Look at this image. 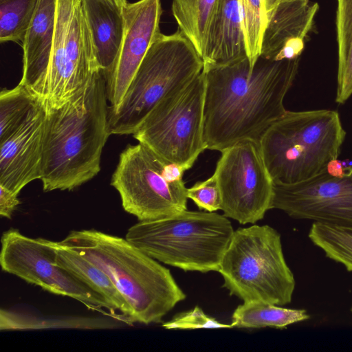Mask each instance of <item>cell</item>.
<instances>
[{
    "label": "cell",
    "instance_id": "6da1fadb",
    "mask_svg": "<svg viewBox=\"0 0 352 352\" xmlns=\"http://www.w3.org/2000/svg\"><path fill=\"white\" fill-rule=\"evenodd\" d=\"M299 58L248 57L203 69L206 78L204 140L206 149L221 152L244 140L258 141L285 114L283 100L298 72Z\"/></svg>",
    "mask_w": 352,
    "mask_h": 352
},
{
    "label": "cell",
    "instance_id": "7a4b0ae2",
    "mask_svg": "<svg viewBox=\"0 0 352 352\" xmlns=\"http://www.w3.org/2000/svg\"><path fill=\"white\" fill-rule=\"evenodd\" d=\"M108 102L100 71L67 102L46 112L41 179L45 192L72 190L98 174L111 135Z\"/></svg>",
    "mask_w": 352,
    "mask_h": 352
},
{
    "label": "cell",
    "instance_id": "3957f363",
    "mask_svg": "<svg viewBox=\"0 0 352 352\" xmlns=\"http://www.w3.org/2000/svg\"><path fill=\"white\" fill-rule=\"evenodd\" d=\"M59 242L107 275L128 303L132 322H160L186 298L170 270L126 238L96 230H82L72 231Z\"/></svg>",
    "mask_w": 352,
    "mask_h": 352
},
{
    "label": "cell",
    "instance_id": "277c9868",
    "mask_svg": "<svg viewBox=\"0 0 352 352\" xmlns=\"http://www.w3.org/2000/svg\"><path fill=\"white\" fill-rule=\"evenodd\" d=\"M346 132L337 111H287L258 142L275 184H294L327 170L338 159Z\"/></svg>",
    "mask_w": 352,
    "mask_h": 352
},
{
    "label": "cell",
    "instance_id": "5b68a950",
    "mask_svg": "<svg viewBox=\"0 0 352 352\" xmlns=\"http://www.w3.org/2000/svg\"><path fill=\"white\" fill-rule=\"evenodd\" d=\"M234 230L223 214L185 210L139 221L125 238L150 257L184 271H219Z\"/></svg>",
    "mask_w": 352,
    "mask_h": 352
},
{
    "label": "cell",
    "instance_id": "8992f818",
    "mask_svg": "<svg viewBox=\"0 0 352 352\" xmlns=\"http://www.w3.org/2000/svg\"><path fill=\"white\" fill-rule=\"evenodd\" d=\"M192 43L178 30L152 43L119 107L109 111L111 134L133 135L155 107L203 70Z\"/></svg>",
    "mask_w": 352,
    "mask_h": 352
},
{
    "label": "cell",
    "instance_id": "52a82bcc",
    "mask_svg": "<svg viewBox=\"0 0 352 352\" xmlns=\"http://www.w3.org/2000/svg\"><path fill=\"white\" fill-rule=\"evenodd\" d=\"M218 272L223 287L243 302L283 306L292 301L294 274L285 261L280 234L268 225L234 231Z\"/></svg>",
    "mask_w": 352,
    "mask_h": 352
},
{
    "label": "cell",
    "instance_id": "ba28073f",
    "mask_svg": "<svg viewBox=\"0 0 352 352\" xmlns=\"http://www.w3.org/2000/svg\"><path fill=\"white\" fill-rule=\"evenodd\" d=\"M100 71L82 0H56L51 55L34 97L46 112L59 108L87 87Z\"/></svg>",
    "mask_w": 352,
    "mask_h": 352
},
{
    "label": "cell",
    "instance_id": "9c48e42d",
    "mask_svg": "<svg viewBox=\"0 0 352 352\" xmlns=\"http://www.w3.org/2000/svg\"><path fill=\"white\" fill-rule=\"evenodd\" d=\"M205 92L202 71L184 87L162 100L132 135L165 162L190 169L206 149Z\"/></svg>",
    "mask_w": 352,
    "mask_h": 352
},
{
    "label": "cell",
    "instance_id": "30bf717a",
    "mask_svg": "<svg viewBox=\"0 0 352 352\" xmlns=\"http://www.w3.org/2000/svg\"><path fill=\"white\" fill-rule=\"evenodd\" d=\"M166 163L140 142L129 145L119 156L111 185L118 192L124 210L139 221L187 210V188L184 181L166 179Z\"/></svg>",
    "mask_w": 352,
    "mask_h": 352
},
{
    "label": "cell",
    "instance_id": "8fae6325",
    "mask_svg": "<svg viewBox=\"0 0 352 352\" xmlns=\"http://www.w3.org/2000/svg\"><path fill=\"white\" fill-rule=\"evenodd\" d=\"M214 175L223 215L241 224L255 223L271 209L274 182L258 141L244 140L221 152Z\"/></svg>",
    "mask_w": 352,
    "mask_h": 352
},
{
    "label": "cell",
    "instance_id": "7c38bea8",
    "mask_svg": "<svg viewBox=\"0 0 352 352\" xmlns=\"http://www.w3.org/2000/svg\"><path fill=\"white\" fill-rule=\"evenodd\" d=\"M1 242L3 271L50 293L74 298L89 309L116 311L102 296L56 263L50 240L30 238L10 229L3 232Z\"/></svg>",
    "mask_w": 352,
    "mask_h": 352
},
{
    "label": "cell",
    "instance_id": "4fadbf2b",
    "mask_svg": "<svg viewBox=\"0 0 352 352\" xmlns=\"http://www.w3.org/2000/svg\"><path fill=\"white\" fill-rule=\"evenodd\" d=\"M270 208L296 219L352 227V172L336 177L325 170L298 184H274Z\"/></svg>",
    "mask_w": 352,
    "mask_h": 352
},
{
    "label": "cell",
    "instance_id": "5bb4252c",
    "mask_svg": "<svg viewBox=\"0 0 352 352\" xmlns=\"http://www.w3.org/2000/svg\"><path fill=\"white\" fill-rule=\"evenodd\" d=\"M124 35L117 59L104 74L109 111L116 110L121 102L144 58L161 33L162 14L160 0H139L122 8Z\"/></svg>",
    "mask_w": 352,
    "mask_h": 352
},
{
    "label": "cell",
    "instance_id": "9a60e30c",
    "mask_svg": "<svg viewBox=\"0 0 352 352\" xmlns=\"http://www.w3.org/2000/svg\"><path fill=\"white\" fill-rule=\"evenodd\" d=\"M46 114L38 101L25 122L0 142V185L16 195L41 179Z\"/></svg>",
    "mask_w": 352,
    "mask_h": 352
},
{
    "label": "cell",
    "instance_id": "2e32d148",
    "mask_svg": "<svg viewBox=\"0 0 352 352\" xmlns=\"http://www.w3.org/2000/svg\"><path fill=\"white\" fill-rule=\"evenodd\" d=\"M318 8L309 0H280L268 14L260 56L276 60L299 58Z\"/></svg>",
    "mask_w": 352,
    "mask_h": 352
},
{
    "label": "cell",
    "instance_id": "e0dca14e",
    "mask_svg": "<svg viewBox=\"0 0 352 352\" xmlns=\"http://www.w3.org/2000/svg\"><path fill=\"white\" fill-rule=\"evenodd\" d=\"M246 57L239 0H219L206 38L203 69L230 65Z\"/></svg>",
    "mask_w": 352,
    "mask_h": 352
},
{
    "label": "cell",
    "instance_id": "ac0fdd59",
    "mask_svg": "<svg viewBox=\"0 0 352 352\" xmlns=\"http://www.w3.org/2000/svg\"><path fill=\"white\" fill-rule=\"evenodd\" d=\"M56 17V0H38L22 43L23 75L19 83L32 96L47 71L54 41Z\"/></svg>",
    "mask_w": 352,
    "mask_h": 352
},
{
    "label": "cell",
    "instance_id": "d6986e66",
    "mask_svg": "<svg viewBox=\"0 0 352 352\" xmlns=\"http://www.w3.org/2000/svg\"><path fill=\"white\" fill-rule=\"evenodd\" d=\"M95 56L104 74L113 67L124 29L122 8L109 0H82Z\"/></svg>",
    "mask_w": 352,
    "mask_h": 352
},
{
    "label": "cell",
    "instance_id": "ffe728a7",
    "mask_svg": "<svg viewBox=\"0 0 352 352\" xmlns=\"http://www.w3.org/2000/svg\"><path fill=\"white\" fill-rule=\"evenodd\" d=\"M50 243L55 250L56 262L59 266L102 296L115 311L132 322L128 303L101 269L59 241L50 240Z\"/></svg>",
    "mask_w": 352,
    "mask_h": 352
},
{
    "label": "cell",
    "instance_id": "44dd1931",
    "mask_svg": "<svg viewBox=\"0 0 352 352\" xmlns=\"http://www.w3.org/2000/svg\"><path fill=\"white\" fill-rule=\"evenodd\" d=\"M305 309H287L261 300L245 301L239 305L232 316V327L284 329L296 322L307 320Z\"/></svg>",
    "mask_w": 352,
    "mask_h": 352
},
{
    "label": "cell",
    "instance_id": "7402d4cb",
    "mask_svg": "<svg viewBox=\"0 0 352 352\" xmlns=\"http://www.w3.org/2000/svg\"><path fill=\"white\" fill-rule=\"evenodd\" d=\"M219 0H173L172 12L179 30L202 57L207 33Z\"/></svg>",
    "mask_w": 352,
    "mask_h": 352
},
{
    "label": "cell",
    "instance_id": "603a6c76",
    "mask_svg": "<svg viewBox=\"0 0 352 352\" xmlns=\"http://www.w3.org/2000/svg\"><path fill=\"white\" fill-rule=\"evenodd\" d=\"M336 28L338 67L336 101L343 104L352 94V0H337Z\"/></svg>",
    "mask_w": 352,
    "mask_h": 352
},
{
    "label": "cell",
    "instance_id": "cb8c5ba5",
    "mask_svg": "<svg viewBox=\"0 0 352 352\" xmlns=\"http://www.w3.org/2000/svg\"><path fill=\"white\" fill-rule=\"evenodd\" d=\"M308 236L327 257L352 272V227L314 222Z\"/></svg>",
    "mask_w": 352,
    "mask_h": 352
},
{
    "label": "cell",
    "instance_id": "d4e9b609",
    "mask_svg": "<svg viewBox=\"0 0 352 352\" xmlns=\"http://www.w3.org/2000/svg\"><path fill=\"white\" fill-rule=\"evenodd\" d=\"M38 100L21 84L0 94V142L14 133L26 120Z\"/></svg>",
    "mask_w": 352,
    "mask_h": 352
},
{
    "label": "cell",
    "instance_id": "484cf974",
    "mask_svg": "<svg viewBox=\"0 0 352 352\" xmlns=\"http://www.w3.org/2000/svg\"><path fill=\"white\" fill-rule=\"evenodd\" d=\"M247 56L254 67L261 56L268 16L266 0H239Z\"/></svg>",
    "mask_w": 352,
    "mask_h": 352
},
{
    "label": "cell",
    "instance_id": "4316f807",
    "mask_svg": "<svg viewBox=\"0 0 352 352\" xmlns=\"http://www.w3.org/2000/svg\"><path fill=\"white\" fill-rule=\"evenodd\" d=\"M38 0H0V41L22 43Z\"/></svg>",
    "mask_w": 352,
    "mask_h": 352
},
{
    "label": "cell",
    "instance_id": "83f0119b",
    "mask_svg": "<svg viewBox=\"0 0 352 352\" xmlns=\"http://www.w3.org/2000/svg\"><path fill=\"white\" fill-rule=\"evenodd\" d=\"M166 329H198L232 328L231 324L219 322L206 315L198 306L193 309L175 315L170 321L162 324Z\"/></svg>",
    "mask_w": 352,
    "mask_h": 352
},
{
    "label": "cell",
    "instance_id": "f1b7e54d",
    "mask_svg": "<svg viewBox=\"0 0 352 352\" xmlns=\"http://www.w3.org/2000/svg\"><path fill=\"white\" fill-rule=\"evenodd\" d=\"M188 199H190L199 209L207 212L221 210V196L217 180L213 174L208 179L195 183L187 188Z\"/></svg>",
    "mask_w": 352,
    "mask_h": 352
},
{
    "label": "cell",
    "instance_id": "f546056e",
    "mask_svg": "<svg viewBox=\"0 0 352 352\" xmlns=\"http://www.w3.org/2000/svg\"><path fill=\"white\" fill-rule=\"evenodd\" d=\"M16 195L0 185V215L7 219H11L13 212L20 204Z\"/></svg>",
    "mask_w": 352,
    "mask_h": 352
},
{
    "label": "cell",
    "instance_id": "4dcf8cb0",
    "mask_svg": "<svg viewBox=\"0 0 352 352\" xmlns=\"http://www.w3.org/2000/svg\"><path fill=\"white\" fill-rule=\"evenodd\" d=\"M186 170L183 166L172 163H166L164 169V174L167 180L170 182L183 181V175Z\"/></svg>",
    "mask_w": 352,
    "mask_h": 352
},
{
    "label": "cell",
    "instance_id": "1f68e13d",
    "mask_svg": "<svg viewBox=\"0 0 352 352\" xmlns=\"http://www.w3.org/2000/svg\"><path fill=\"white\" fill-rule=\"evenodd\" d=\"M327 171L330 175L336 177H342L351 173L344 168L342 161L338 159L331 160L328 163Z\"/></svg>",
    "mask_w": 352,
    "mask_h": 352
},
{
    "label": "cell",
    "instance_id": "d6a6232c",
    "mask_svg": "<svg viewBox=\"0 0 352 352\" xmlns=\"http://www.w3.org/2000/svg\"><path fill=\"white\" fill-rule=\"evenodd\" d=\"M110 1L114 3L117 6H118L120 8H123L124 6H126L129 2L128 0H109Z\"/></svg>",
    "mask_w": 352,
    "mask_h": 352
},
{
    "label": "cell",
    "instance_id": "836d02e7",
    "mask_svg": "<svg viewBox=\"0 0 352 352\" xmlns=\"http://www.w3.org/2000/svg\"><path fill=\"white\" fill-rule=\"evenodd\" d=\"M351 311H352V307H351Z\"/></svg>",
    "mask_w": 352,
    "mask_h": 352
},
{
    "label": "cell",
    "instance_id": "e575fe53",
    "mask_svg": "<svg viewBox=\"0 0 352 352\" xmlns=\"http://www.w3.org/2000/svg\"><path fill=\"white\" fill-rule=\"evenodd\" d=\"M276 1H279L280 0H276Z\"/></svg>",
    "mask_w": 352,
    "mask_h": 352
}]
</instances>
